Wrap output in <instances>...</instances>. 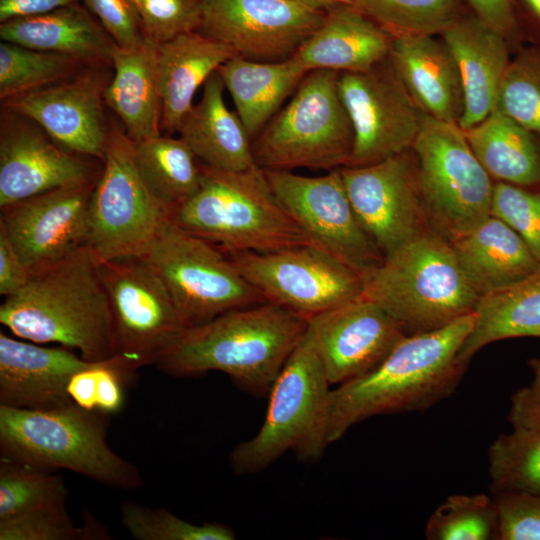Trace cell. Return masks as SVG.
I'll return each instance as SVG.
<instances>
[{
	"instance_id": "obj_1",
	"label": "cell",
	"mask_w": 540,
	"mask_h": 540,
	"mask_svg": "<svg viewBox=\"0 0 540 540\" xmlns=\"http://www.w3.org/2000/svg\"><path fill=\"white\" fill-rule=\"evenodd\" d=\"M475 320L473 312L440 329L406 335L376 368L330 390L328 443L370 417L424 411L450 397L468 365L459 351Z\"/></svg>"
},
{
	"instance_id": "obj_2",
	"label": "cell",
	"mask_w": 540,
	"mask_h": 540,
	"mask_svg": "<svg viewBox=\"0 0 540 540\" xmlns=\"http://www.w3.org/2000/svg\"><path fill=\"white\" fill-rule=\"evenodd\" d=\"M99 260L88 245L36 272L5 297L0 322L18 338L57 343L89 362L115 356L112 315Z\"/></svg>"
},
{
	"instance_id": "obj_3",
	"label": "cell",
	"mask_w": 540,
	"mask_h": 540,
	"mask_svg": "<svg viewBox=\"0 0 540 540\" xmlns=\"http://www.w3.org/2000/svg\"><path fill=\"white\" fill-rule=\"evenodd\" d=\"M307 324V318L270 302L231 309L186 328L156 367L177 377L223 372L249 392L264 395Z\"/></svg>"
},
{
	"instance_id": "obj_4",
	"label": "cell",
	"mask_w": 540,
	"mask_h": 540,
	"mask_svg": "<svg viewBox=\"0 0 540 540\" xmlns=\"http://www.w3.org/2000/svg\"><path fill=\"white\" fill-rule=\"evenodd\" d=\"M363 296L407 335L440 329L475 311L479 295L445 238L426 230L361 274Z\"/></svg>"
},
{
	"instance_id": "obj_5",
	"label": "cell",
	"mask_w": 540,
	"mask_h": 540,
	"mask_svg": "<svg viewBox=\"0 0 540 540\" xmlns=\"http://www.w3.org/2000/svg\"><path fill=\"white\" fill-rule=\"evenodd\" d=\"M200 187L171 215L225 254L313 245L275 196L257 165L230 171L199 163Z\"/></svg>"
},
{
	"instance_id": "obj_6",
	"label": "cell",
	"mask_w": 540,
	"mask_h": 540,
	"mask_svg": "<svg viewBox=\"0 0 540 540\" xmlns=\"http://www.w3.org/2000/svg\"><path fill=\"white\" fill-rule=\"evenodd\" d=\"M108 416L75 404L49 410L0 405L1 458L70 470L114 488L139 489L140 471L107 443Z\"/></svg>"
},
{
	"instance_id": "obj_7",
	"label": "cell",
	"mask_w": 540,
	"mask_h": 540,
	"mask_svg": "<svg viewBox=\"0 0 540 540\" xmlns=\"http://www.w3.org/2000/svg\"><path fill=\"white\" fill-rule=\"evenodd\" d=\"M329 386L321 358L306 328L269 391L260 429L232 450L233 471L236 474L259 472L287 452H293L302 462H316L329 445L326 433Z\"/></svg>"
},
{
	"instance_id": "obj_8",
	"label": "cell",
	"mask_w": 540,
	"mask_h": 540,
	"mask_svg": "<svg viewBox=\"0 0 540 540\" xmlns=\"http://www.w3.org/2000/svg\"><path fill=\"white\" fill-rule=\"evenodd\" d=\"M340 72L309 71L291 100L252 140L263 170H334L348 164L354 144L351 119L339 91Z\"/></svg>"
},
{
	"instance_id": "obj_9",
	"label": "cell",
	"mask_w": 540,
	"mask_h": 540,
	"mask_svg": "<svg viewBox=\"0 0 540 540\" xmlns=\"http://www.w3.org/2000/svg\"><path fill=\"white\" fill-rule=\"evenodd\" d=\"M430 227L451 242L491 215L495 183L456 123L425 116L411 149Z\"/></svg>"
},
{
	"instance_id": "obj_10",
	"label": "cell",
	"mask_w": 540,
	"mask_h": 540,
	"mask_svg": "<svg viewBox=\"0 0 540 540\" xmlns=\"http://www.w3.org/2000/svg\"><path fill=\"white\" fill-rule=\"evenodd\" d=\"M171 214L145 187L133 142L122 125H109L102 170L89 208L88 246L101 261L144 258Z\"/></svg>"
},
{
	"instance_id": "obj_11",
	"label": "cell",
	"mask_w": 540,
	"mask_h": 540,
	"mask_svg": "<svg viewBox=\"0 0 540 540\" xmlns=\"http://www.w3.org/2000/svg\"><path fill=\"white\" fill-rule=\"evenodd\" d=\"M144 258L164 282L187 327L266 302L221 249L172 217L164 221Z\"/></svg>"
},
{
	"instance_id": "obj_12",
	"label": "cell",
	"mask_w": 540,
	"mask_h": 540,
	"mask_svg": "<svg viewBox=\"0 0 540 540\" xmlns=\"http://www.w3.org/2000/svg\"><path fill=\"white\" fill-rule=\"evenodd\" d=\"M113 323L115 356L136 371L154 365L187 327L168 289L146 258L101 261Z\"/></svg>"
},
{
	"instance_id": "obj_13",
	"label": "cell",
	"mask_w": 540,
	"mask_h": 540,
	"mask_svg": "<svg viewBox=\"0 0 540 540\" xmlns=\"http://www.w3.org/2000/svg\"><path fill=\"white\" fill-rule=\"evenodd\" d=\"M227 256L266 302L307 319L363 294L359 272L312 245Z\"/></svg>"
},
{
	"instance_id": "obj_14",
	"label": "cell",
	"mask_w": 540,
	"mask_h": 540,
	"mask_svg": "<svg viewBox=\"0 0 540 540\" xmlns=\"http://www.w3.org/2000/svg\"><path fill=\"white\" fill-rule=\"evenodd\" d=\"M264 171L281 205L315 247L360 274L383 260L353 210L339 168L316 177Z\"/></svg>"
},
{
	"instance_id": "obj_15",
	"label": "cell",
	"mask_w": 540,
	"mask_h": 540,
	"mask_svg": "<svg viewBox=\"0 0 540 540\" xmlns=\"http://www.w3.org/2000/svg\"><path fill=\"white\" fill-rule=\"evenodd\" d=\"M339 91L354 131L346 166L370 165L412 149L426 115L389 58L367 71L340 72Z\"/></svg>"
},
{
	"instance_id": "obj_16",
	"label": "cell",
	"mask_w": 540,
	"mask_h": 540,
	"mask_svg": "<svg viewBox=\"0 0 540 540\" xmlns=\"http://www.w3.org/2000/svg\"><path fill=\"white\" fill-rule=\"evenodd\" d=\"M339 169L353 210L383 257L432 229L410 150L370 165Z\"/></svg>"
},
{
	"instance_id": "obj_17",
	"label": "cell",
	"mask_w": 540,
	"mask_h": 540,
	"mask_svg": "<svg viewBox=\"0 0 540 540\" xmlns=\"http://www.w3.org/2000/svg\"><path fill=\"white\" fill-rule=\"evenodd\" d=\"M112 76V64H89L63 81L1 100V107L32 119L65 149L102 162L110 125L104 95Z\"/></svg>"
},
{
	"instance_id": "obj_18",
	"label": "cell",
	"mask_w": 540,
	"mask_h": 540,
	"mask_svg": "<svg viewBox=\"0 0 540 540\" xmlns=\"http://www.w3.org/2000/svg\"><path fill=\"white\" fill-rule=\"evenodd\" d=\"M327 11L296 0H204L200 32L258 61L291 57Z\"/></svg>"
},
{
	"instance_id": "obj_19",
	"label": "cell",
	"mask_w": 540,
	"mask_h": 540,
	"mask_svg": "<svg viewBox=\"0 0 540 540\" xmlns=\"http://www.w3.org/2000/svg\"><path fill=\"white\" fill-rule=\"evenodd\" d=\"M58 144L32 119L1 107L0 208L56 188L97 181L102 166Z\"/></svg>"
},
{
	"instance_id": "obj_20",
	"label": "cell",
	"mask_w": 540,
	"mask_h": 540,
	"mask_svg": "<svg viewBox=\"0 0 540 540\" xmlns=\"http://www.w3.org/2000/svg\"><path fill=\"white\" fill-rule=\"evenodd\" d=\"M96 182L56 188L1 208L0 225L31 273L88 244Z\"/></svg>"
},
{
	"instance_id": "obj_21",
	"label": "cell",
	"mask_w": 540,
	"mask_h": 540,
	"mask_svg": "<svg viewBox=\"0 0 540 540\" xmlns=\"http://www.w3.org/2000/svg\"><path fill=\"white\" fill-rule=\"evenodd\" d=\"M330 385L376 368L407 335L376 302L360 296L308 319Z\"/></svg>"
},
{
	"instance_id": "obj_22",
	"label": "cell",
	"mask_w": 540,
	"mask_h": 540,
	"mask_svg": "<svg viewBox=\"0 0 540 540\" xmlns=\"http://www.w3.org/2000/svg\"><path fill=\"white\" fill-rule=\"evenodd\" d=\"M90 362L72 349L43 347L0 332V405L49 410L72 405L71 376Z\"/></svg>"
},
{
	"instance_id": "obj_23",
	"label": "cell",
	"mask_w": 540,
	"mask_h": 540,
	"mask_svg": "<svg viewBox=\"0 0 540 540\" xmlns=\"http://www.w3.org/2000/svg\"><path fill=\"white\" fill-rule=\"evenodd\" d=\"M441 36L458 68L464 96L458 125L467 130L483 121L495 107L510 63L505 35L472 16L459 17Z\"/></svg>"
},
{
	"instance_id": "obj_24",
	"label": "cell",
	"mask_w": 540,
	"mask_h": 540,
	"mask_svg": "<svg viewBox=\"0 0 540 540\" xmlns=\"http://www.w3.org/2000/svg\"><path fill=\"white\" fill-rule=\"evenodd\" d=\"M388 58L426 116L458 124L464 109L463 90L456 62L443 40L432 35L392 36Z\"/></svg>"
},
{
	"instance_id": "obj_25",
	"label": "cell",
	"mask_w": 540,
	"mask_h": 540,
	"mask_svg": "<svg viewBox=\"0 0 540 540\" xmlns=\"http://www.w3.org/2000/svg\"><path fill=\"white\" fill-rule=\"evenodd\" d=\"M392 35L352 4L327 11L322 25L291 56L308 72H363L388 58Z\"/></svg>"
},
{
	"instance_id": "obj_26",
	"label": "cell",
	"mask_w": 540,
	"mask_h": 540,
	"mask_svg": "<svg viewBox=\"0 0 540 540\" xmlns=\"http://www.w3.org/2000/svg\"><path fill=\"white\" fill-rule=\"evenodd\" d=\"M234 50L200 31L157 44V79L162 102L161 132L171 135L193 105L201 85L230 58Z\"/></svg>"
},
{
	"instance_id": "obj_27",
	"label": "cell",
	"mask_w": 540,
	"mask_h": 540,
	"mask_svg": "<svg viewBox=\"0 0 540 540\" xmlns=\"http://www.w3.org/2000/svg\"><path fill=\"white\" fill-rule=\"evenodd\" d=\"M2 41L112 64L116 43L84 3L0 23Z\"/></svg>"
},
{
	"instance_id": "obj_28",
	"label": "cell",
	"mask_w": 540,
	"mask_h": 540,
	"mask_svg": "<svg viewBox=\"0 0 540 540\" xmlns=\"http://www.w3.org/2000/svg\"><path fill=\"white\" fill-rule=\"evenodd\" d=\"M450 244L479 297L507 288L540 268L519 234L493 215Z\"/></svg>"
},
{
	"instance_id": "obj_29",
	"label": "cell",
	"mask_w": 540,
	"mask_h": 540,
	"mask_svg": "<svg viewBox=\"0 0 540 540\" xmlns=\"http://www.w3.org/2000/svg\"><path fill=\"white\" fill-rule=\"evenodd\" d=\"M224 89L220 74L214 72L176 132L202 163L223 170H246L256 166L252 140L237 113L227 108Z\"/></svg>"
},
{
	"instance_id": "obj_30",
	"label": "cell",
	"mask_w": 540,
	"mask_h": 540,
	"mask_svg": "<svg viewBox=\"0 0 540 540\" xmlns=\"http://www.w3.org/2000/svg\"><path fill=\"white\" fill-rule=\"evenodd\" d=\"M113 76L105 90V104L136 143L161 134L162 102L157 79V44L116 45Z\"/></svg>"
},
{
	"instance_id": "obj_31",
	"label": "cell",
	"mask_w": 540,
	"mask_h": 540,
	"mask_svg": "<svg viewBox=\"0 0 540 540\" xmlns=\"http://www.w3.org/2000/svg\"><path fill=\"white\" fill-rule=\"evenodd\" d=\"M236 113L253 140L308 73L293 57L258 61L234 56L218 68Z\"/></svg>"
},
{
	"instance_id": "obj_32",
	"label": "cell",
	"mask_w": 540,
	"mask_h": 540,
	"mask_svg": "<svg viewBox=\"0 0 540 540\" xmlns=\"http://www.w3.org/2000/svg\"><path fill=\"white\" fill-rule=\"evenodd\" d=\"M463 131L492 179L523 187L540 185V146L534 134L515 120L493 109L479 124Z\"/></svg>"
},
{
	"instance_id": "obj_33",
	"label": "cell",
	"mask_w": 540,
	"mask_h": 540,
	"mask_svg": "<svg viewBox=\"0 0 540 540\" xmlns=\"http://www.w3.org/2000/svg\"><path fill=\"white\" fill-rule=\"evenodd\" d=\"M474 312L475 325L459 351L466 364L492 342L540 337V268L507 288L480 297Z\"/></svg>"
},
{
	"instance_id": "obj_34",
	"label": "cell",
	"mask_w": 540,
	"mask_h": 540,
	"mask_svg": "<svg viewBox=\"0 0 540 540\" xmlns=\"http://www.w3.org/2000/svg\"><path fill=\"white\" fill-rule=\"evenodd\" d=\"M134 161L145 187L171 215L200 187V168L179 137L156 135L133 142Z\"/></svg>"
},
{
	"instance_id": "obj_35",
	"label": "cell",
	"mask_w": 540,
	"mask_h": 540,
	"mask_svg": "<svg viewBox=\"0 0 540 540\" xmlns=\"http://www.w3.org/2000/svg\"><path fill=\"white\" fill-rule=\"evenodd\" d=\"M492 493L540 495V431L513 427L499 435L488 450Z\"/></svg>"
},
{
	"instance_id": "obj_36",
	"label": "cell",
	"mask_w": 540,
	"mask_h": 540,
	"mask_svg": "<svg viewBox=\"0 0 540 540\" xmlns=\"http://www.w3.org/2000/svg\"><path fill=\"white\" fill-rule=\"evenodd\" d=\"M89 64L71 55L2 41L0 101L63 81Z\"/></svg>"
},
{
	"instance_id": "obj_37",
	"label": "cell",
	"mask_w": 540,
	"mask_h": 540,
	"mask_svg": "<svg viewBox=\"0 0 540 540\" xmlns=\"http://www.w3.org/2000/svg\"><path fill=\"white\" fill-rule=\"evenodd\" d=\"M392 36L442 33L459 18L458 0H351Z\"/></svg>"
},
{
	"instance_id": "obj_38",
	"label": "cell",
	"mask_w": 540,
	"mask_h": 540,
	"mask_svg": "<svg viewBox=\"0 0 540 540\" xmlns=\"http://www.w3.org/2000/svg\"><path fill=\"white\" fill-rule=\"evenodd\" d=\"M67 496L61 476L47 469L0 459V520L66 504Z\"/></svg>"
},
{
	"instance_id": "obj_39",
	"label": "cell",
	"mask_w": 540,
	"mask_h": 540,
	"mask_svg": "<svg viewBox=\"0 0 540 540\" xmlns=\"http://www.w3.org/2000/svg\"><path fill=\"white\" fill-rule=\"evenodd\" d=\"M498 512L494 498L483 493L455 494L445 499L429 517V540L497 539Z\"/></svg>"
},
{
	"instance_id": "obj_40",
	"label": "cell",
	"mask_w": 540,
	"mask_h": 540,
	"mask_svg": "<svg viewBox=\"0 0 540 540\" xmlns=\"http://www.w3.org/2000/svg\"><path fill=\"white\" fill-rule=\"evenodd\" d=\"M121 521L138 540H233L235 532L221 523L194 524L163 508L127 501L121 506Z\"/></svg>"
},
{
	"instance_id": "obj_41",
	"label": "cell",
	"mask_w": 540,
	"mask_h": 540,
	"mask_svg": "<svg viewBox=\"0 0 540 540\" xmlns=\"http://www.w3.org/2000/svg\"><path fill=\"white\" fill-rule=\"evenodd\" d=\"M109 532L90 516L77 527L66 504L39 508L0 520V540H92L110 539Z\"/></svg>"
},
{
	"instance_id": "obj_42",
	"label": "cell",
	"mask_w": 540,
	"mask_h": 540,
	"mask_svg": "<svg viewBox=\"0 0 540 540\" xmlns=\"http://www.w3.org/2000/svg\"><path fill=\"white\" fill-rule=\"evenodd\" d=\"M494 109L540 135V56L528 53L510 61Z\"/></svg>"
},
{
	"instance_id": "obj_43",
	"label": "cell",
	"mask_w": 540,
	"mask_h": 540,
	"mask_svg": "<svg viewBox=\"0 0 540 540\" xmlns=\"http://www.w3.org/2000/svg\"><path fill=\"white\" fill-rule=\"evenodd\" d=\"M144 37L160 44L184 33L199 31L204 0H131Z\"/></svg>"
},
{
	"instance_id": "obj_44",
	"label": "cell",
	"mask_w": 540,
	"mask_h": 540,
	"mask_svg": "<svg viewBox=\"0 0 540 540\" xmlns=\"http://www.w3.org/2000/svg\"><path fill=\"white\" fill-rule=\"evenodd\" d=\"M491 215L512 227L540 261V190L496 182Z\"/></svg>"
},
{
	"instance_id": "obj_45",
	"label": "cell",
	"mask_w": 540,
	"mask_h": 540,
	"mask_svg": "<svg viewBox=\"0 0 540 540\" xmlns=\"http://www.w3.org/2000/svg\"><path fill=\"white\" fill-rule=\"evenodd\" d=\"M498 512L496 540H540V495H494Z\"/></svg>"
},
{
	"instance_id": "obj_46",
	"label": "cell",
	"mask_w": 540,
	"mask_h": 540,
	"mask_svg": "<svg viewBox=\"0 0 540 540\" xmlns=\"http://www.w3.org/2000/svg\"><path fill=\"white\" fill-rule=\"evenodd\" d=\"M117 46L130 48L144 37L141 22L131 0H83Z\"/></svg>"
},
{
	"instance_id": "obj_47",
	"label": "cell",
	"mask_w": 540,
	"mask_h": 540,
	"mask_svg": "<svg viewBox=\"0 0 540 540\" xmlns=\"http://www.w3.org/2000/svg\"><path fill=\"white\" fill-rule=\"evenodd\" d=\"M31 272L15 250L4 227L0 225V294L8 297L20 292Z\"/></svg>"
},
{
	"instance_id": "obj_48",
	"label": "cell",
	"mask_w": 540,
	"mask_h": 540,
	"mask_svg": "<svg viewBox=\"0 0 540 540\" xmlns=\"http://www.w3.org/2000/svg\"><path fill=\"white\" fill-rule=\"evenodd\" d=\"M508 420L512 427H527L540 431V392L532 386L515 391L510 399Z\"/></svg>"
},
{
	"instance_id": "obj_49",
	"label": "cell",
	"mask_w": 540,
	"mask_h": 540,
	"mask_svg": "<svg viewBox=\"0 0 540 540\" xmlns=\"http://www.w3.org/2000/svg\"><path fill=\"white\" fill-rule=\"evenodd\" d=\"M98 363L99 361L90 362L87 366L75 372L67 384V393L72 403L87 411H97Z\"/></svg>"
},
{
	"instance_id": "obj_50",
	"label": "cell",
	"mask_w": 540,
	"mask_h": 540,
	"mask_svg": "<svg viewBox=\"0 0 540 540\" xmlns=\"http://www.w3.org/2000/svg\"><path fill=\"white\" fill-rule=\"evenodd\" d=\"M476 17L496 31L506 35L515 27L511 0H466Z\"/></svg>"
},
{
	"instance_id": "obj_51",
	"label": "cell",
	"mask_w": 540,
	"mask_h": 540,
	"mask_svg": "<svg viewBox=\"0 0 540 540\" xmlns=\"http://www.w3.org/2000/svg\"><path fill=\"white\" fill-rule=\"evenodd\" d=\"M81 0H0V23L7 20L37 15Z\"/></svg>"
},
{
	"instance_id": "obj_52",
	"label": "cell",
	"mask_w": 540,
	"mask_h": 540,
	"mask_svg": "<svg viewBox=\"0 0 540 540\" xmlns=\"http://www.w3.org/2000/svg\"><path fill=\"white\" fill-rule=\"evenodd\" d=\"M306 5L320 9L323 11H329L338 6L351 4V0H296Z\"/></svg>"
},
{
	"instance_id": "obj_53",
	"label": "cell",
	"mask_w": 540,
	"mask_h": 540,
	"mask_svg": "<svg viewBox=\"0 0 540 540\" xmlns=\"http://www.w3.org/2000/svg\"><path fill=\"white\" fill-rule=\"evenodd\" d=\"M528 366L533 373L532 387L540 392V357L532 358L528 361Z\"/></svg>"
},
{
	"instance_id": "obj_54",
	"label": "cell",
	"mask_w": 540,
	"mask_h": 540,
	"mask_svg": "<svg viewBox=\"0 0 540 540\" xmlns=\"http://www.w3.org/2000/svg\"><path fill=\"white\" fill-rule=\"evenodd\" d=\"M530 9L540 18V0H525Z\"/></svg>"
}]
</instances>
